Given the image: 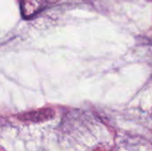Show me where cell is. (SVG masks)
I'll list each match as a JSON object with an SVG mask.
<instances>
[{
    "instance_id": "cell-1",
    "label": "cell",
    "mask_w": 152,
    "mask_h": 151,
    "mask_svg": "<svg viewBox=\"0 0 152 151\" xmlns=\"http://www.w3.org/2000/svg\"><path fill=\"white\" fill-rule=\"evenodd\" d=\"M16 117L19 120L24 122L43 123L52 120L55 117V111L51 108H43L37 110L21 113L17 115Z\"/></svg>"
}]
</instances>
